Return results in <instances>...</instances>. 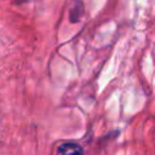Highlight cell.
<instances>
[{"instance_id": "obj_1", "label": "cell", "mask_w": 155, "mask_h": 155, "mask_svg": "<svg viewBox=\"0 0 155 155\" xmlns=\"http://www.w3.org/2000/svg\"><path fill=\"white\" fill-rule=\"evenodd\" d=\"M56 155H84V150L78 143L67 142L57 148Z\"/></svg>"}]
</instances>
